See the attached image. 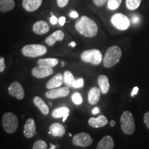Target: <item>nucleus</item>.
<instances>
[{
    "mask_svg": "<svg viewBox=\"0 0 149 149\" xmlns=\"http://www.w3.org/2000/svg\"><path fill=\"white\" fill-rule=\"evenodd\" d=\"M72 144L77 146L87 147L93 144V139L88 133L82 132L76 134L72 137Z\"/></svg>",
    "mask_w": 149,
    "mask_h": 149,
    "instance_id": "obj_8",
    "label": "nucleus"
},
{
    "mask_svg": "<svg viewBox=\"0 0 149 149\" xmlns=\"http://www.w3.org/2000/svg\"><path fill=\"white\" fill-rule=\"evenodd\" d=\"M47 52L46 46L41 44H29L24 46L22 49V53L25 57H37L45 55Z\"/></svg>",
    "mask_w": 149,
    "mask_h": 149,
    "instance_id": "obj_5",
    "label": "nucleus"
},
{
    "mask_svg": "<svg viewBox=\"0 0 149 149\" xmlns=\"http://www.w3.org/2000/svg\"><path fill=\"white\" fill-rule=\"evenodd\" d=\"M33 102H34L35 105L42 112V114L48 115L49 113V108H48L47 104H46V102L40 97H35L33 98Z\"/></svg>",
    "mask_w": 149,
    "mask_h": 149,
    "instance_id": "obj_22",
    "label": "nucleus"
},
{
    "mask_svg": "<svg viewBox=\"0 0 149 149\" xmlns=\"http://www.w3.org/2000/svg\"><path fill=\"white\" fill-rule=\"evenodd\" d=\"M137 22H138V19H137V17H133V19H132V22H133V24H136Z\"/></svg>",
    "mask_w": 149,
    "mask_h": 149,
    "instance_id": "obj_42",
    "label": "nucleus"
},
{
    "mask_svg": "<svg viewBox=\"0 0 149 149\" xmlns=\"http://www.w3.org/2000/svg\"><path fill=\"white\" fill-rule=\"evenodd\" d=\"M70 16L72 18H73V19L77 18L78 17V13H77V12H76V11L72 10V11H71V12H70Z\"/></svg>",
    "mask_w": 149,
    "mask_h": 149,
    "instance_id": "obj_39",
    "label": "nucleus"
},
{
    "mask_svg": "<svg viewBox=\"0 0 149 149\" xmlns=\"http://www.w3.org/2000/svg\"><path fill=\"white\" fill-rule=\"evenodd\" d=\"M15 0H0V10L2 13L8 12L15 8Z\"/></svg>",
    "mask_w": 149,
    "mask_h": 149,
    "instance_id": "obj_23",
    "label": "nucleus"
},
{
    "mask_svg": "<svg viewBox=\"0 0 149 149\" xmlns=\"http://www.w3.org/2000/svg\"><path fill=\"white\" fill-rule=\"evenodd\" d=\"M72 100L74 104H75L76 105H80L81 103H82L83 100L82 97H81V94L79 93H74L72 94Z\"/></svg>",
    "mask_w": 149,
    "mask_h": 149,
    "instance_id": "obj_29",
    "label": "nucleus"
},
{
    "mask_svg": "<svg viewBox=\"0 0 149 149\" xmlns=\"http://www.w3.org/2000/svg\"><path fill=\"white\" fill-rule=\"evenodd\" d=\"M63 83H64V75L61 73H57L51 79L48 80L46 84V88L51 90V89L59 88Z\"/></svg>",
    "mask_w": 149,
    "mask_h": 149,
    "instance_id": "obj_13",
    "label": "nucleus"
},
{
    "mask_svg": "<svg viewBox=\"0 0 149 149\" xmlns=\"http://www.w3.org/2000/svg\"><path fill=\"white\" fill-rule=\"evenodd\" d=\"M75 80L71 72L66 70L64 74V82L67 86H72V83Z\"/></svg>",
    "mask_w": 149,
    "mask_h": 149,
    "instance_id": "obj_27",
    "label": "nucleus"
},
{
    "mask_svg": "<svg viewBox=\"0 0 149 149\" xmlns=\"http://www.w3.org/2000/svg\"><path fill=\"white\" fill-rule=\"evenodd\" d=\"M59 63V60L55 58H46V59H40L37 61L38 66H44L47 67L53 68L57 66Z\"/></svg>",
    "mask_w": 149,
    "mask_h": 149,
    "instance_id": "obj_24",
    "label": "nucleus"
},
{
    "mask_svg": "<svg viewBox=\"0 0 149 149\" xmlns=\"http://www.w3.org/2000/svg\"><path fill=\"white\" fill-rule=\"evenodd\" d=\"M101 91L97 87H93L89 91L88 95V100L89 104L91 105H95L99 102L101 95Z\"/></svg>",
    "mask_w": 149,
    "mask_h": 149,
    "instance_id": "obj_18",
    "label": "nucleus"
},
{
    "mask_svg": "<svg viewBox=\"0 0 149 149\" xmlns=\"http://www.w3.org/2000/svg\"><path fill=\"white\" fill-rule=\"evenodd\" d=\"M141 0H126V5L128 10H135L139 7Z\"/></svg>",
    "mask_w": 149,
    "mask_h": 149,
    "instance_id": "obj_26",
    "label": "nucleus"
},
{
    "mask_svg": "<svg viewBox=\"0 0 149 149\" xmlns=\"http://www.w3.org/2000/svg\"><path fill=\"white\" fill-rule=\"evenodd\" d=\"M64 38V33L61 30L56 31L55 32L52 33L46 39V43L48 46L55 45V42L57 41H62Z\"/></svg>",
    "mask_w": 149,
    "mask_h": 149,
    "instance_id": "obj_17",
    "label": "nucleus"
},
{
    "mask_svg": "<svg viewBox=\"0 0 149 149\" xmlns=\"http://www.w3.org/2000/svg\"><path fill=\"white\" fill-rule=\"evenodd\" d=\"M95 4L99 7H101L105 4L108 0H93Z\"/></svg>",
    "mask_w": 149,
    "mask_h": 149,
    "instance_id": "obj_35",
    "label": "nucleus"
},
{
    "mask_svg": "<svg viewBox=\"0 0 149 149\" xmlns=\"http://www.w3.org/2000/svg\"><path fill=\"white\" fill-rule=\"evenodd\" d=\"M84 86V79L83 78H79V79H75L72 84V87L75 88H79L83 87Z\"/></svg>",
    "mask_w": 149,
    "mask_h": 149,
    "instance_id": "obj_31",
    "label": "nucleus"
},
{
    "mask_svg": "<svg viewBox=\"0 0 149 149\" xmlns=\"http://www.w3.org/2000/svg\"><path fill=\"white\" fill-rule=\"evenodd\" d=\"M69 113L70 110L68 108L63 107L54 109L52 112V116L54 118H61V117H64L65 115H69Z\"/></svg>",
    "mask_w": 149,
    "mask_h": 149,
    "instance_id": "obj_25",
    "label": "nucleus"
},
{
    "mask_svg": "<svg viewBox=\"0 0 149 149\" xmlns=\"http://www.w3.org/2000/svg\"><path fill=\"white\" fill-rule=\"evenodd\" d=\"M50 30V26L45 21L40 20L33 24V31L37 35H44L47 33Z\"/></svg>",
    "mask_w": 149,
    "mask_h": 149,
    "instance_id": "obj_14",
    "label": "nucleus"
},
{
    "mask_svg": "<svg viewBox=\"0 0 149 149\" xmlns=\"http://www.w3.org/2000/svg\"><path fill=\"white\" fill-rule=\"evenodd\" d=\"M100 113V109H99V108H97V107H95L92 111V113H93V115H96V114H97V113Z\"/></svg>",
    "mask_w": 149,
    "mask_h": 149,
    "instance_id": "obj_40",
    "label": "nucleus"
},
{
    "mask_svg": "<svg viewBox=\"0 0 149 149\" xmlns=\"http://www.w3.org/2000/svg\"><path fill=\"white\" fill-rule=\"evenodd\" d=\"M122 55L121 48L117 46H113L108 48L104 54L103 64L106 68H111L120 61Z\"/></svg>",
    "mask_w": 149,
    "mask_h": 149,
    "instance_id": "obj_2",
    "label": "nucleus"
},
{
    "mask_svg": "<svg viewBox=\"0 0 149 149\" xmlns=\"http://www.w3.org/2000/svg\"><path fill=\"white\" fill-rule=\"evenodd\" d=\"M115 124H116V122H115V120H111V122H110V126H111V127H114Z\"/></svg>",
    "mask_w": 149,
    "mask_h": 149,
    "instance_id": "obj_41",
    "label": "nucleus"
},
{
    "mask_svg": "<svg viewBox=\"0 0 149 149\" xmlns=\"http://www.w3.org/2000/svg\"><path fill=\"white\" fill-rule=\"evenodd\" d=\"M6 68V64L4 58L2 57H0V72L4 71Z\"/></svg>",
    "mask_w": 149,
    "mask_h": 149,
    "instance_id": "obj_33",
    "label": "nucleus"
},
{
    "mask_svg": "<svg viewBox=\"0 0 149 149\" xmlns=\"http://www.w3.org/2000/svg\"><path fill=\"white\" fill-rule=\"evenodd\" d=\"M43 0H23L22 6L28 12H34L42 5Z\"/></svg>",
    "mask_w": 149,
    "mask_h": 149,
    "instance_id": "obj_15",
    "label": "nucleus"
},
{
    "mask_svg": "<svg viewBox=\"0 0 149 149\" xmlns=\"http://www.w3.org/2000/svg\"><path fill=\"white\" fill-rule=\"evenodd\" d=\"M69 46H72V47H74V46H76V43L74 42H70V44H69Z\"/></svg>",
    "mask_w": 149,
    "mask_h": 149,
    "instance_id": "obj_43",
    "label": "nucleus"
},
{
    "mask_svg": "<svg viewBox=\"0 0 149 149\" xmlns=\"http://www.w3.org/2000/svg\"><path fill=\"white\" fill-rule=\"evenodd\" d=\"M108 124H109L108 119L106 117V116H104L103 115H100V116L97 117V118L91 117L90 120H88L89 125H90L91 127L96 128L103 127V126H107Z\"/></svg>",
    "mask_w": 149,
    "mask_h": 149,
    "instance_id": "obj_16",
    "label": "nucleus"
},
{
    "mask_svg": "<svg viewBox=\"0 0 149 149\" xmlns=\"http://www.w3.org/2000/svg\"><path fill=\"white\" fill-rule=\"evenodd\" d=\"M8 93L12 97H15L17 100H23L25 96L24 88L18 81H14L8 87Z\"/></svg>",
    "mask_w": 149,
    "mask_h": 149,
    "instance_id": "obj_9",
    "label": "nucleus"
},
{
    "mask_svg": "<svg viewBox=\"0 0 149 149\" xmlns=\"http://www.w3.org/2000/svg\"><path fill=\"white\" fill-rule=\"evenodd\" d=\"M98 84L100 89L103 94H107L109 91L110 84L108 77L106 75L101 74L98 77Z\"/></svg>",
    "mask_w": 149,
    "mask_h": 149,
    "instance_id": "obj_21",
    "label": "nucleus"
},
{
    "mask_svg": "<svg viewBox=\"0 0 149 149\" xmlns=\"http://www.w3.org/2000/svg\"><path fill=\"white\" fill-rule=\"evenodd\" d=\"M122 0H108V8L111 10H115L120 6Z\"/></svg>",
    "mask_w": 149,
    "mask_h": 149,
    "instance_id": "obj_28",
    "label": "nucleus"
},
{
    "mask_svg": "<svg viewBox=\"0 0 149 149\" xmlns=\"http://www.w3.org/2000/svg\"><path fill=\"white\" fill-rule=\"evenodd\" d=\"M144 122L147 128L149 130V111L145 113L144 116Z\"/></svg>",
    "mask_w": 149,
    "mask_h": 149,
    "instance_id": "obj_34",
    "label": "nucleus"
},
{
    "mask_svg": "<svg viewBox=\"0 0 149 149\" xmlns=\"http://www.w3.org/2000/svg\"><path fill=\"white\" fill-rule=\"evenodd\" d=\"M19 125L18 118L13 113H6L2 117V126L7 133L13 134L17 130Z\"/></svg>",
    "mask_w": 149,
    "mask_h": 149,
    "instance_id": "obj_4",
    "label": "nucleus"
},
{
    "mask_svg": "<svg viewBox=\"0 0 149 149\" xmlns=\"http://www.w3.org/2000/svg\"><path fill=\"white\" fill-rule=\"evenodd\" d=\"M111 23L120 31L127 30L130 26V20L127 16L122 13H115L111 17Z\"/></svg>",
    "mask_w": 149,
    "mask_h": 149,
    "instance_id": "obj_7",
    "label": "nucleus"
},
{
    "mask_svg": "<svg viewBox=\"0 0 149 149\" xmlns=\"http://www.w3.org/2000/svg\"><path fill=\"white\" fill-rule=\"evenodd\" d=\"M115 142L112 137L107 135L104 137L98 143L97 149H113Z\"/></svg>",
    "mask_w": 149,
    "mask_h": 149,
    "instance_id": "obj_20",
    "label": "nucleus"
},
{
    "mask_svg": "<svg viewBox=\"0 0 149 149\" xmlns=\"http://www.w3.org/2000/svg\"><path fill=\"white\" fill-rule=\"evenodd\" d=\"M49 133L55 137H62L66 133V128L59 123H53L50 126Z\"/></svg>",
    "mask_w": 149,
    "mask_h": 149,
    "instance_id": "obj_19",
    "label": "nucleus"
},
{
    "mask_svg": "<svg viewBox=\"0 0 149 149\" xmlns=\"http://www.w3.org/2000/svg\"><path fill=\"white\" fill-rule=\"evenodd\" d=\"M81 59L86 63L99 65L102 61V54L98 49L87 50L81 53Z\"/></svg>",
    "mask_w": 149,
    "mask_h": 149,
    "instance_id": "obj_6",
    "label": "nucleus"
},
{
    "mask_svg": "<svg viewBox=\"0 0 149 149\" xmlns=\"http://www.w3.org/2000/svg\"><path fill=\"white\" fill-rule=\"evenodd\" d=\"M36 134V125L33 118H29L24 124V135L27 138H31Z\"/></svg>",
    "mask_w": 149,
    "mask_h": 149,
    "instance_id": "obj_12",
    "label": "nucleus"
},
{
    "mask_svg": "<svg viewBox=\"0 0 149 149\" xmlns=\"http://www.w3.org/2000/svg\"><path fill=\"white\" fill-rule=\"evenodd\" d=\"M139 91V88L137 86H135L134 87L133 89V91H132L131 93V96H135V95L137 94V93H138Z\"/></svg>",
    "mask_w": 149,
    "mask_h": 149,
    "instance_id": "obj_38",
    "label": "nucleus"
},
{
    "mask_svg": "<svg viewBox=\"0 0 149 149\" xmlns=\"http://www.w3.org/2000/svg\"><path fill=\"white\" fill-rule=\"evenodd\" d=\"M33 149H47V144L43 140H38L33 144Z\"/></svg>",
    "mask_w": 149,
    "mask_h": 149,
    "instance_id": "obj_30",
    "label": "nucleus"
},
{
    "mask_svg": "<svg viewBox=\"0 0 149 149\" xmlns=\"http://www.w3.org/2000/svg\"><path fill=\"white\" fill-rule=\"evenodd\" d=\"M32 74L35 77L41 79L51 75L53 73V68L44 66H38L33 68L32 70Z\"/></svg>",
    "mask_w": 149,
    "mask_h": 149,
    "instance_id": "obj_11",
    "label": "nucleus"
},
{
    "mask_svg": "<svg viewBox=\"0 0 149 149\" xmlns=\"http://www.w3.org/2000/svg\"><path fill=\"white\" fill-rule=\"evenodd\" d=\"M65 22H66V17H61L59 19V25L61 26L64 25Z\"/></svg>",
    "mask_w": 149,
    "mask_h": 149,
    "instance_id": "obj_37",
    "label": "nucleus"
},
{
    "mask_svg": "<svg viewBox=\"0 0 149 149\" xmlns=\"http://www.w3.org/2000/svg\"><path fill=\"white\" fill-rule=\"evenodd\" d=\"M51 148L50 149H55V148H56V146H55V145H53L52 144H51Z\"/></svg>",
    "mask_w": 149,
    "mask_h": 149,
    "instance_id": "obj_44",
    "label": "nucleus"
},
{
    "mask_svg": "<svg viewBox=\"0 0 149 149\" xmlns=\"http://www.w3.org/2000/svg\"><path fill=\"white\" fill-rule=\"evenodd\" d=\"M50 22H51V23L53 25H55L57 23V22H58V19H57V18L55 15H52L51 19H50Z\"/></svg>",
    "mask_w": 149,
    "mask_h": 149,
    "instance_id": "obj_36",
    "label": "nucleus"
},
{
    "mask_svg": "<svg viewBox=\"0 0 149 149\" xmlns=\"http://www.w3.org/2000/svg\"><path fill=\"white\" fill-rule=\"evenodd\" d=\"M69 0H57V5L60 8H64L68 3Z\"/></svg>",
    "mask_w": 149,
    "mask_h": 149,
    "instance_id": "obj_32",
    "label": "nucleus"
},
{
    "mask_svg": "<svg viewBox=\"0 0 149 149\" xmlns=\"http://www.w3.org/2000/svg\"><path fill=\"white\" fill-rule=\"evenodd\" d=\"M121 128L126 135H132L135 130V123L133 115L130 111H126L122 113L120 118Z\"/></svg>",
    "mask_w": 149,
    "mask_h": 149,
    "instance_id": "obj_3",
    "label": "nucleus"
},
{
    "mask_svg": "<svg viewBox=\"0 0 149 149\" xmlns=\"http://www.w3.org/2000/svg\"><path fill=\"white\" fill-rule=\"evenodd\" d=\"M70 91L68 87H61L48 91L46 93V97L48 99H57L65 97L69 94Z\"/></svg>",
    "mask_w": 149,
    "mask_h": 149,
    "instance_id": "obj_10",
    "label": "nucleus"
},
{
    "mask_svg": "<svg viewBox=\"0 0 149 149\" xmlns=\"http://www.w3.org/2000/svg\"><path fill=\"white\" fill-rule=\"evenodd\" d=\"M74 27L79 34L86 37H93L98 33L97 24L92 19L85 15L78 19L74 24Z\"/></svg>",
    "mask_w": 149,
    "mask_h": 149,
    "instance_id": "obj_1",
    "label": "nucleus"
}]
</instances>
